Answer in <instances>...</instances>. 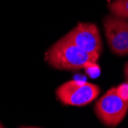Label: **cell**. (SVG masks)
<instances>
[{
	"label": "cell",
	"instance_id": "cell-5",
	"mask_svg": "<svg viewBox=\"0 0 128 128\" xmlns=\"http://www.w3.org/2000/svg\"><path fill=\"white\" fill-rule=\"evenodd\" d=\"M64 38L90 54L100 55L102 53L100 34L97 26L93 23H78Z\"/></svg>",
	"mask_w": 128,
	"mask_h": 128
},
{
	"label": "cell",
	"instance_id": "cell-6",
	"mask_svg": "<svg viewBox=\"0 0 128 128\" xmlns=\"http://www.w3.org/2000/svg\"><path fill=\"white\" fill-rule=\"evenodd\" d=\"M112 15L128 19V0H114L108 4Z\"/></svg>",
	"mask_w": 128,
	"mask_h": 128
},
{
	"label": "cell",
	"instance_id": "cell-4",
	"mask_svg": "<svg viewBox=\"0 0 128 128\" xmlns=\"http://www.w3.org/2000/svg\"><path fill=\"white\" fill-rule=\"evenodd\" d=\"M104 28L111 52L119 56L128 54V19L107 16L104 19Z\"/></svg>",
	"mask_w": 128,
	"mask_h": 128
},
{
	"label": "cell",
	"instance_id": "cell-8",
	"mask_svg": "<svg viewBox=\"0 0 128 128\" xmlns=\"http://www.w3.org/2000/svg\"><path fill=\"white\" fill-rule=\"evenodd\" d=\"M85 69H86L88 74L90 77H93V78H94V77H97L100 74V69H99V67L98 66L97 63L92 64V65H90L89 67H88Z\"/></svg>",
	"mask_w": 128,
	"mask_h": 128
},
{
	"label": "cell",
	"instance_id": "cell-7",
	"mask_svg": "<svg viewBox=\"0 0 128 128\" xmlns=\"http://www.w3.org/2000/svg\"><path fill=\"white\" fill-rule=\"evenodd\" d=\"M118 95L121 98L124 100L128 101V82L126 81L124 84H120L118 87L116 88Z\"/></svg>",
	"mask_w": 128,
	"mask_h": 128
},
{
	"label": "cell",
	"instance_id": "cell-2",
	"mask_svg": "<svg viewBox=\"0 0 128 128\" xmlns=\"http://www.w3.org/2000/svg\"><path fill=\"white\" fill-rule=\"evenodd\" d=\"M128 110V101L120 98L116 88H110L94 105L98 119L107 126H117L125 118Z\"/></svg>",
	"mask_w": 128,
	"mask_h": 128
},
{
	"label": "cell",
	"instance_id": "cell-1",
	"mask_svg": "<svg viewBox=\"0 0 128 128\" xmlns=\"http://www.w3.org/2000/svg\"><path fill=\"white\" fill-rule=\"evenodd\" d=\"M100 55L90 54L64 37L48 50L45 59L52 67L62 71L74 72L96 64Z\"/></svg>",
	"mask_w": 128,
	"mask_h": 128
},
{
	"label": "cell",
	"instance_id": "cell-10",
	"mask_svg": "<svg viewBox=\"0 0 128 128\" xmlns=\"http://www.w3.org/2000/svg\"><path fill=\"white\" fill-rule=\"evenodd\" d=\"M2 127H4V126L1 123H0V128H2Z\"/></svg>",
	"mask_w": 128,
	"mask_h": 128
},
{
	"label": "cell",
	"instance_id": "cell-3",
	"mask_svg": "<svg viewBox=\"0 0 128 128\" xmlns=\"http://www.w3.org/2000/svg\"><path fill=\"white\" fill-rule=\"evenodd\" d=\"M100 89L97 84L78 80H69L56 89V96L60 101L72 106H85L95 100Z\"/></svg>",
	"mask_w": 128,
	"mask_h": 128
},
{
	"label": "cell",
	"instance_id": "cell-9",
	"mask_svg": "<svg viewBox=\"0 0 128 128\" xmlns=\"http://www.w3.org/2000/svg\"><path fill=\"white\" fill-rule=\"evenodd\" d=\"M124 74H125L126 80L128 82V62H126V64H125V67H124Z\"/></svg>",
	"mask_w": 128,
	"mask_h": 128
}]
</instances>
